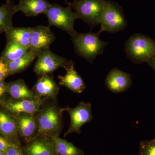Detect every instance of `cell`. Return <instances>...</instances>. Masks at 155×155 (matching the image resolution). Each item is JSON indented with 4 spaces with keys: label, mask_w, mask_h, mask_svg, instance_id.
Instances as JSON below:
<instances>
[{
    "label": "cell",
    "mask_w": 155,
    "mask_h": 155,
    "mask_svg": "<svg viewBox=\"0 0 155 155\" xmlns=\"http://www.w3.org/2000/svg\"><path fill=\"white\" fill-rule=\"evenodd\" d=\"M23 155H58L52 138L44 135H37L22 146Z\"/></svg>",
    "instance_id": "30bf717a"
},
{
    "label": "cell",
    "mask_w": 155,
    "mask_h": 155,
    "mask_svg": "<svg viewBox=\"0 0 155 155\" xmlns=\"http://www.w3.org/2000/svg\"><path fill=\"white\" fill-rule=\"evenodd\" d=\"M106 2V0H73L67 5L74 9L78 18L92 28L100 24Z\"/></svg>",
    "instance_id": "277c9868"
},
{
    "label": "cell",
    "mask_w": 155,
    "mask_h": 155,
    "mask_svg": "<svg viewBox=\"0 0 155 155\" xmlns=\"http://www.w3.org/2000/svg\"><path fill=\"white\" fill-rule=\"evenodd\" d=\"M29 49L16 42L7 41L0 58L5 63L14 61L27 54Z\"/></svg>",
    "instance_id": "7402d4cb"
},
{
    "label": "cell",
    "mask_w": 155,
    "mask_h": 155,
    "mask_svg": "<svg viewBox=\"0 0 155 155\" xmlns=\"http://www.w3.org/2000/svg\"><path fill=\"white\" fill-rule=\"evenodd\" d=\"M70 117V125L64 137L73 133H81V128L85 123L90 122L93 119L91 104L90 103L81 101L75 108L69 107L62 108Z\"/></svg>",
    "instance_id": "ba28073f"
},
{
    "label": "cell",
    "mask_w": 155,
    "mask_h": 155,
    "mask_svg": "<svg viewBox=\"0 0 155 155\" xmlns=\"http://www.w3.org/2000/svg\"><path fill=\"white\" fill-rule=\"evenodd\" d=\"M31 27H14L13 26L5 32L7 41L18 43L29 49Z\"/></svg>",
    "instance_id": "d6986e66"
},
{
    "label": "cell",
    "mask_w": 155,
    "mask_h": 155,
    "mask_svg": "<svg viewBox=\"0 0 155 155\" xmlns=\"http://www.w3.org/2000/svg\"><path fill=\"white\" fill-rule=\"evenodd\" d=\"M17 12V5H14L13 2L0 6V34L5 33L13 27L12 19Z\"/></svg>",
    "instance_id": "44dd1931"
},
{
    "label": "cell",
    "mask_w": 155,
    "mask_h": 155,
    "mask_svg": "<svg viewBox=\"0 0 155 155\" xmlns=\"http://www.w3.org/2000/svg\"><path fill=\"white\" fill-rule=\"evenodd\" d=\"M5 155H23L19 141L11 142V145L5 153Z\"/></svg>",
    "instance_id": "d4e9b609"
},
{
    "label": "cell",
    "mask_w": 155,
    "mask_h": 155,
    "mask_svg": "<svg viewBox=\"0 0 155 155\" xmlns=\"http://www.w3.org/2000/svg\"><path fill=\"white\" fill-rule=\"evenodd\" d=\"M11 142L5 138L3 136L0 134V151L4 153H5L8 149Z\"/></svg>",
    "instance_id": "4316f807"
},
{
    "label": "cell",
    "mask_w": 155,
    "mask_h": 155,
    "mask_svg": "<svg viewBox=\"0 0 155 155\" xmlns=\"http://www.w3.org/2000/svg\"><path fill=\"white\" fill-rule=\"evenodd\" d=\"M49 100L36 114L37 135L50 137L59 136L63 128V111L62 108L55 102L56 100L49 103Z\"/></svg>",
    "instance_id": "6da1fadb"
},
{
    "label": "cell",
    "mask_w": 155,
    "mask_h": 155,
    "mask_svg": "<svg viewBox=\"0 0 155 155\" xmlns=\"http://www.w3.org/2000/svg\"><path fill=\"white\" fill-rule=\"evenodd\" d=\"M55 40V35L49 26L38 25L31 28L29 51L39 53L49 48Z\"/></svg>",
    "instance_id": "7c38bea8"
},
{
    "label": "cell",
    "mask_w": 155,
    "mask_h": 155,
    "mask_svg": "<svg viewBox=\"0 0 155 155\" xmlns=\"http://www.w3.org/2000/svg\"><path fill=\"white\" fill-rule=\"evenodd\" d=\"M6 91L15 100L35 99L39 98L31 90L28 88L25 81L19 79L5 83Z\"/></svg>",
    "instance_id": "2e32d148"
},
{
    "label": "cell",
    "mask_w": 155,
    "mask_h": 155,
    "mask_svg": "<svg viewBox=\"0 0 155 155\" xmlns=\"http://www.w3.org/2000/svg\"><path fill=\"white\" fill-rule=\"evenodd\" d=\"M37 58L34 72L38 76L49 75L60 68L66 69L75 64L72 60L54 54L49 48L41 51Z\"/></svg>",
    "instance_id": "52a82bcc"
},
{
    "label": "cell",
    "mask_w": 155,
    "mask_h": 155,
    "mask_svg": "<svg viewBox=\"0 0 155 155\" xmlns=\"http://www.w3.org/2000/svg\"><path fill=\"white\" fill-rule=\"evenodd\" d=\"M139 155H155V142L152 140L140 142Z\"/></svg>",
    "instance_id": "cb8c5ba5"
},
{
    "label": "cell",
    "mask_w": 155,
    "mask_h": 155,
    "mask_svg": "<svg viewBox=\"0 0 155 155\" xmlns=\"http://www.w3.org/2000/svg\"><path fill=\"white\" fill-rule=\"evenodd\" d=\"M147 63L148 65L151 67L155 72V58H153Z\"/></svg>",
    "instance_id": "f1b7e54d"
},
{
    "label": "cell",
    "mask_w": 155,
    "mask_h": 155,
    "mask_svg": "<svg viewBox=\"0 0 155 155\" xmlns=\"http://www.w3.org/2000/svg\"><path fill=\"white\" fill-rule=\"evenodd\" d=\"M0 155H5V153L0 151Z\"/></svg>",
    "instance_id": "f546056e"
},
{
    "label": "cell",
    "mask_w": 155,
    "mask_h": 155,
    "mask_svg": "<svg viewBox=\"0 0 155 155\" xmlns=\"http://www.w3.org/2000/svg\"><path fill=\"white\" fill-rule=\"evenodd\" d=\"M124 51L134 64L147 63L155 58V41L146 35L135 34L125 42Z\"/></svg>",
    "instance_id": "7a4b0ae2"
},
{
    "label": "cell",
    "mask_w": 155,
    "mask_h": 155,
    "mask_svg": "<svg viewBox=\"0 0 155 155\" xmlns=\"http://www.w3.org/2000/svg\"><path fill=\"white\" fill-rule=\"evenodd\" d=\"M55 144L58 155H84L82 150L74 146L72 142H68L66 140L59 136L51 137Z\"/></svg>",
    "instance_id": "603a6c76"
},
{
    "label": "cell",
    "mask_w": 155,
    "mask_h": 155,
    "mask_svg": "<svg viewBox=\"0 0 155 155\" xmlns=\"http://www.w3.org/2000/svg\"><path fill=\"white\" fill-rule=\"evenodd\" d=\"M0 134L9 141H19L14 117L3 109L0 110Z\"/></svg>",
    "instance_id": "e0dca14e"
},
{
    "label": "cell",
    "mask_w": 155,
    "mask_h": 155,
    "mask_svg": "<svg viewBox=\"0 0 155 155\" xmlns=\"http://www.w3.org/2000/svg\"><path fill=\"white\" fill-rule=\"evenodd\" d=\"M69 6L64 7L55 3L51 4L44 14L50 25H53L66 31L71 36L77 33L74 28L75 20L78 19Z\"/></svg>",
    "instance_id": "5b68a950"
},
{
    "label": "cell",
    "mask_w": 155,
    "mask_h": 155,
    "mask_svg": "<svg viewBox=\"0 0 155 155\" xmlns=\"http://www.w3.org/2000/svg\"><path fill=\"white\" fill-rule=\"evenodd\" d=\"M101 28L98 33L104 31L115 33L126 28L127 22L123 10L117 3L107 1L103 10L100 23Z\"/></svg>",
    "instance_id": "8992f818"
},
{
    "label": "cell",
    "mask_w": 155,
    "mask_h": 155,
    "mask_svg": "<svg viewBox=\"0 0 155 155\" xmlns=\"http://www.w3.org/2000/svg\"><path fill=\"white\" fill-rule=\"evenodd\" d=\"M11 2V0H6V3H10Z\"/></svg>",
    "instance_id": "4dcf8cb0"
},
{
    "label": "cell",
    "mask_w": 155,
    "mask_h": 155,
    "mask_svg": "<svg viewBox=\"0 0 155 155\" xmlns=\"http://www.w3.org/2000/svg\"><path fill=\"white\" fill-rule=\"evenodd\" d=\"M67 73L64 76L59 75V84L67 88L76 94H81L86 89L84 81L77 73L75 68V64L66 69Z\"/></svg>",
    "instance_id": "9a60e30c"
},
{
    "label": "cell",
    "mask_w": 155,
    "mask_h": 155,
    "mask_svg": "<svg viewBox=\"0 0 155 155\" xmlns=\"http://www.w3.org/2000/svg\"><path fill=\"white\" fill-rule=\"evenodd\" d=\"M50 5L47 0H19L17 8L26 17H33L44 14Z\"/></svg>",
    "instance_id": "ac0fdd59"
},
{
    "label": "cell",
    "mask_w": 155,
    "mask_h": 155,
    "mask_svg": "<svg viewBox=\"0 0 155 155\" xmlns=\"http://www.w3.org/2000/svg\"><path fill=\"white\" fill-rule=\"evenodd\" d=\"M7 94L5 83L0 81V104L6 99L5 96Z\"/></svg>",
    "instance_id": "83f0119b"
},
{
    "label": "cell",
    "mask_w": 155,
    "mask_h": 155,
    "mask_svg": "<svg viewBox=\"0 0 155 155\" xmlns=\"http://www.w3.org/2000/svg\"><path fill=\"white\" fill-rule=\"evenodd\" d=\"M38 54L28 51L27 54L21 58L6 63L9 75H13L24 71L37 58Z\"/></svg>",
    "instance_id": "ffe728a7"
},
{
    "label": "cell",
    "mask_w": 155,
    "mask_h": 155,
    "mask_svg": "<svg viewBox=\"0 0 155 155\" xmlns=\"http://www.w3.org/2000/svg\"><path fill=\"white\" fill-rule=\"evenodd\" d=\"M19 138L25 143L30 141L38 134L36 114L21 113L13 116Z\"/></svg>",
    "instance_id": "8fae6325"
},
{
    "label": "cell",
    "mask_w": 155,
    "mask_h": 155,
    "mask_svg": "<svg viewBox=\"0 0 155 155\" xmlns=\"http://www.w3.org/2000/svg\"><path fill=\"white\" fill-rule=\"evenodd\" d=\"M31 90L39 97L48 100H56L59 87L54 78L49 75L39 76Z\"/></svg>",
    "instance_id": "5bb4252c"
},
{
    "label": "cell",
    "mask_w": 155,
    "mask_h": 155,
    "mask_svg": "<svg viewBox=\"0 0 155 155\" xmlns=\"http://www.w3.org/2000/svg\"><path fill=\"white\" fill-rule=\"evenodd\" d=\"M152 141L153 142H155V138L154 139L152 140Z\"/></svg>",
    "instance_id": "d6a6232c"
},
{
    "label": "cell",
    "mask_w": 155,
    "mask_h": 155,
    "mask_svg": "<svg viewBox=\"0 0 155 155\" xmlns=\"http://www.w3.org/2000/svg\"><path fill=\"white\" fill-rule=\"evenodd\" d=\"M100 34L89 31L87 33H78L72 37V41L75 52L81 58L93 63L98 55L101 54L108 43L101 40Z\"/></svg>",
    "instance_id": "3957f363"
},
{
    "label": "cell",
    "mask_w": 155,
    "mask_h": 155,
    "mask_svg": "<svg viewBox=\"0 0 155 155\" xmlns=\"http://www.w3.org/2000/svg\"><path fill=\"white\" fill-rule=\"evenodd\" d=\"M64 1H65V3H66V4H67V5L68 2H67V0H64Z\"/></svg>",
    "instance_id": "1f68e13d"
},
{
    "label": "cell",
    "mask_w": 155,
    "mask_h": 155,
    "mask_svg": "<svg viewBox=\"0 0 155 155\" xmlns=\"http://www.w3.org/2000/svg\"><path fill=\"white\" fill-rule=\"evenodd\" d=\"M48 100L43 98L20 100L10 99L3 101L0 106L12 116L21 113L36 114Z\"/></svg>",
    "instance_id": "9c48e42d"
},
{
    "label": "cell",
    "mask_w": 155,
    "mask_h": 155,
    "mask_svg": "<svg viewBox=\"0 0 155 155\" xmlns=\"http://www.w3.org/2000/svg\"><path fill=\"white\" fill-rule=\"evenodd\" d=\"M8 76V71L6 63L0 58V81L5 82V79Z\"/></svg>",
    "instance_id": "484cf974"
},
{
    "label": "cell",
    "mask_w": 155,
    "mask_h": 155,
    "mask_svg": "<svg viewBox=\"0 0 155 155\" xmlns=\"http://www.w3.org/2000/svg\"><path fill=\"white\" fill-rule=\"evenodd\" d=\"M132 82L130 74L116 68L111 69L105 81L107 88L116 94L126 91L132 85Z\"/></svg>",
    "instance_id": "4fadbf2b"
}]
</instances>
